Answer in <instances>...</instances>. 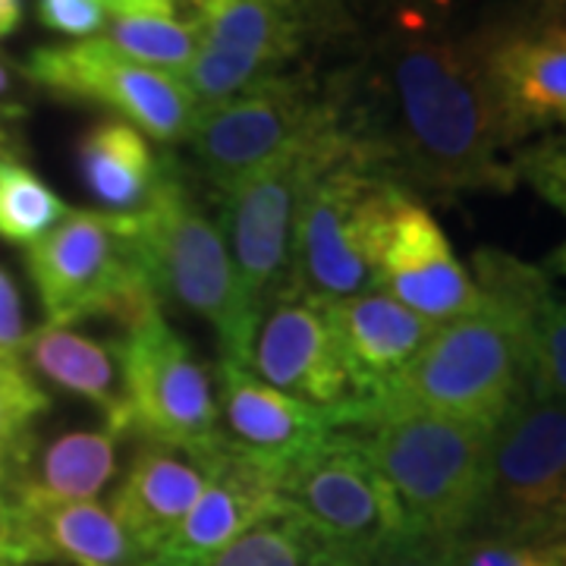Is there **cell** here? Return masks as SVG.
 I'll list each match as a JSON object with an SVG mask.
<instances>
[{
    "instance_id": "9",
    "label": "cell",
    "mask_w": 566,
    "mask_h": 566,
    "mask_svg": "<svg viewBox=\"0 0 566 566\" xmlns=\"http://www.w3.org/2000/svg\"><path fill=\"white\" fill-rule=\"evenodd\" d=\"M281 504L318 542L375 551L409 532L363 431L337 428L277 479Z\"/></svg>"
},
{
    "instance_id": "5",
    "label": "cell",
    "mask_w": 566,
    "mask_h": 566,
    "mask_svg": "<svg viewBox=\"0 0 566 566\" xmlns=\"http://www.w3.org/2000/svg\"><path fill=\"white\" fill-rule=\"evenodd\" d=\"M363 434L409 532L450 542L472 532L485 497L494 431L444 416L406 412L371 424Z\"/></svg>"
},
{
    "instance_id": "29",
    "label": "cell",
    "mask_w": 566,
    "mask_h": 566,
    "mask_svg": "<svg viewBox=\"0 0 566 566\" xmlns=\"http://www.w3.org/2000/svg\"><path fill=\"white\" fill-rule=\"evenodd\" d=\"M48 409L51 397L41 390L20 356L0 365V488L22 450L32 444V428Z\"/></svg>"
},
{
    "instance_id": "43",
    "label": "cell",
    "mask_w": 566,
    "mask_h": 566,
    "mask_svg": "<svg viewBox=\"0 0 566 566\" xmlns=\"http://www.w3.org/2000/svg\"><path fill=\"white\" fill-rule=\"evenodd\" d=\"M170 3H177V0H170ZM186 3H199V0H186Z\"/></svg>"
},
{
    "instance_id": "7",
    "label": "cell",
    "mask_w": 566,
    "mask_h": 566,
    "mask_svg": "<svg viewBox=\"0 0 566 566\" xmlns=\"http://www.w3.org/2000/svg\"><path fill=\"white\" fill-rule=\"evenodd\" d=\"M123 400L114 434L208 453L221 444V416L211 375L192 346L155 315L117 344Z\"/></svg>"
},
{
    "instance_id": "20",
    "label": "cell",
    "mask_w": 566,
    "mask_h": 566,
    "mask_svg": "<svg viewBox=\"0 0 566 566\" xmlns=\"http://www.w3.org/2000/svg\"><path fill=\"white\" fill-rule=\"evenodd\" d=\"M221 444L208 453H196L158 441H142L107 510L117 516L145 560L167 542V535L180 526L182 516L199 501L205 485L211 482Z\"/></svg>"
},
{
    "instance_id": "32",
    "label": "cell",
    "mask_w": 566,
    "mask_h": 566,
    "mask_svg": "<svg viewBox=\"0 0 566 566\" xmlns=\"http://www.w3.org/2000/svg\"><path fill=\"white\" fill-rule=\"evenodd\" d=\"M39 20L70 39H98L111 20V0H39Z\"/></svg>"
},
{
    "instance_id": "15",
    "label": "cell",
    "mask_w": 566,
    "mask_h": 566,
    "mask_svg": "<svg viewBox=\"0 0 566 566\" xmlns=\"http://www.w3.org/2000/svg\"><path fill=\"white\" fill-rule=\"evenodd\" d=\"M497 102L516 148L554 126H566V25L523 22L479 29Z\"/></svg>"
},
{
    "instance_id": "23",
    "label": "cell",
    "mask_w": 566,
    "mask_h": 566,
    "mask_svg": "<svg viewBox=\"0 0 566 566\" xmlns=\"http://www.w3.org/2000/svg\"><path fill=\"white\" fill-rule=\"evenodd\" d=\"M174 158H155V148L126 120H104L80 142V170L104 214H136L155 199L174 174Z\"/></svg>"
},
{
    "instance_id": "19",
    "label": "cell",
    "mask_w": 566,
    "mask_h": 566,
    "mask_svg": "<svg viewBox=\"0 0 566 566\" xmlns=\"http://www.w3.org/2000/svg\"><path fill=\"white\" fill-rule=\"evenodd\" d=\"M0 557L66 566H145L136 542L98 501L3 506Z\"/></svg>"
},
{
    "instance_id": "21",
    "label": "cell",
    "mask_w": 566,
    "mask_h": 566,
    "mask_svg": "<svg viewBox=\"0 0 566 566\" xmlns=\"http://www.w3.org/2000/svg\"><path fill=\"white\" fill-rule=\"evenodd\" d=\"M344 346L346 365L365 400V431L375 419V403L416 353L438 331L409 312L385 290H368L344 300H322Z\"/></svg>"
},
{
    "instance_id": "24",
    "label": "cell",
    "mask_w": 566,
    "mask_h": 566,
    "mask_svg": "<svg viewBox=\"0 0 566 566\" xmlns=\"http://www.w3.org/2000/svg\"><path fill=\"white\" fill-rule=\"evenodd\" d=\"M22 365L57 390L95 403L111 424L120 412L123 375L117 344L107 346L95 337L76 334L63 324H44L29 334L20 353Z\"/></svg>"
},
{
    "instance_id": "37",
    "label": "cell",
    "mask_w": 566,
    "mask_h": 566,
    "mask_svg": "<svg viewBox=\"0 0 566 566\" xmlns=\"http://www.w3.org/2000/svg\"><path fill=\"white\" fill-rule=\"evenodd\" d=\"M22 13H25L22 0H0V39L13 35L20 29Z\"/></svg>"
},
{
    "instance_id": "1",
    "label": "cell",
    "mask_w": 566,
    "mask_h": 566,
    "mask_svg": "<svg viewBox=\"0 0 566 566\" xmlns=\"http://www.w3.org/2000/svg\"><path fill=\"white\" fill-rule=\"evenodd\" d=\"M371 102L349 120L394 180L434 192H506L516 151L482 32H394L371 51Z\"/></svg>"
},
{
    "instance_id": "17",
    "label": "cell",
    "mask_w": 566,
    "mask_h": 566,
    "mask_svg": "<svg viewBox=\"0 0 566 566\" xmlns=\"http://www.w3.org/2000/svg\"><path fill=\"white\" fill-rule=\"evenodd\" d=\"M277 504V472L223 441L211 482L145 566H205Z\"/></svg>"
},
{
    "instance_id": "2",
    "label": "cell",
    "mask_w": 566,
    "mask_h": 566,
    "mask_svg": "<svg viewBox=\"0 0 566 566\" xmlns=\"http://www.w3.org/2000/svg\"><path fill=\"white\" fill-rule=\"evenodd\" d=\"M403 189L349 120L340 123L300 199L283 300H344L378 290L387 221Z\"/></svg>"
},
{
    "instance_id": "39",
    "label": "cell",
    "mask_w": 566,
    "mask_h": 566,
    "mask_svg": "<svg viewBox=\"0 0 566 566\" xmlns=\"http://www.w3.org/2000/svg\"><path fill=\"white\" fill-rule=\"evenodd\" d=\"M547 271H551V274H557V277H566V243H560L554 252H551V259H547Z\"/></svg>"
},
{
    "instance_id": "36",
    "label": "cell",
    "mask_w": 566,
    "mask_h": 566,
    "mask_svg": "<svg viewBox=\"0 0 566 566\" xmlns=\"http://www.w3.org/2000/svg\"><path fill=\"white\" fill-rule=\"evenodd\" d=\"M308 566H371V554L363 551V547L322 542Z\"/></svg>"
},
{
    "instance_id": "22",
    "label": "cell",
    "mask_w": 566,
    "mask_h": 566,
    "mask_svg": "<svg viewBox=\"0 0 566 566\" xmlns=\"http://www.w3.org/2000/svg\"><path fill=\"white\" fill-rule=\"evenodd\" d=\"M120 434L107 424L98 431H66L48 444L22 450L3 482L10 506H51L95 501L117 475Z\"/></svg>"
},
{
    "instance_id": "40",
    "label": "cell",
    "mask_w": 566,
    "mask_h": 566,
    "mask_svg": "<svg viewBox=\"0 0 566 566\" xmlns=\"http://www.w3.org/2000/svg\"><path fill=\"white\" fill-rule=\"evenodd\" d=\"M0 566H44V564H32V560H10V557H0Z\"/></svg>"
},
{
    "instance_id": "38",
    "label": "cell",
    "mask_w": 566,
    "mask_h": 566,
    "mask_svg": "<svg viewBox=\"0 0 566 566\" xmlns=\"http://www.w3.org/2000/svg\"><path fill=\"white\" fill-rule=\"evenodd\" d=\"M535 20L566 25V0H535Z\"/></svg>"
},
{
    "instance_id": "8",
    "label": "cell",
    "mask_w": 566,
    "mask_h": 566,
    "mask_svg": "<svg viewBox=\"0 0 566 566\" xmlns=\"http://www.w3.org/2000/svg\"><path fill=\"white\" fill-rule=\"evenodd\" d=\"M469 535H566V403L526 400L494 428L485 497Z\"/></svg>"
},
{
    "instance_id": "33",
    "label": "cell",
    "mask_w": 566,
    "mask_h": 566,
    "mask_svg": "<svg viewBox=\"0 0 566 566\" xmlns=\"http://www.w3.org/2000/svg\"><path fill=\"white\" fill-rule=\"evenodd\" d=\"M371 566H453V542L424 532H403L371 551Z\"/></svg>"
},
{
    "instance_id": "26",
    "label": "cell",
    "mask_w": 566,
    "mask_h": 566,
    "mask_svg": "<svg viewBox=\"0 0 566 566\" xmlns=\"http://www.w3.org/2000/svg\"><path fill=\"white\" fill-rule=\"evenodd\" d=\"M70 214L61 196L22 161L13 148L0 151V240L35 245Z\"/></svg>"
},
{
    "instance_id": "11",
    "label": "cell",
    "mask_w": 566,
    "mask_h": 566,
    "mask_svg": "<svg viewBox=\"0 0 566 566\" xmlns=\"http://www.w3.org/2000/svg\"><path fill=\"white\" fill-rule=\"evenodd\" d=\"M340 98H324L305 76H271L196 114L189 145L214 189L230 192L249 174L303 142Z\"/></svg>"
},
{
    "instance_id": "6",
    "label": "cell",
    "mask_w": 566,
    "mask_h": 566,
    "mask_svg": "<svg viewBox=\"0 0 566 566\" xmlns=\"http://www.w3.org/2000/svg\"><path fill=\"white\" fill-rule=\"evenodd\" d=\"M344 120L346 104L340 102L337 111L324 117L303 142L223 192V240L245 303L252 305L259 318L286 296L300 199L312 170L322 161L327 142Z\"/></svg>"
},
{
    "instance_id": "18",
    "label": "cell",
    "mask_w": 566,
    "mask_h": 566,
    "mask_svg": "<svg viewBox=\"0 0 566 566\" xmlns=\"http://www.w3.org/2000/svg\"><path fill=\"white\" fill-rule=\"evenodd\" d=\"M192 10L199 44L252 57L271 73H286V63L340 25V0H199Z\"/></svg>"
},
{
    "instance_id": "12",
    "label": "cell",
    "mask_w": 566,
    "mask_h": 566,
    "mask_svg": "<svg viewBox=\"0 0 566 566\" xmlns=\"http://www.w3.org/2000/svg\"><path fill=\"white\" fill-rule=\"evenodd\" d=\"M249 371L308 406L331 412L340 428L365 431V400L322 300H281L259 322Z\"/></svg>"
},
{
    "instance_id": "10",
    "label": "cell",
    "mask_w": 566,
    "mask_h": 566,
    "mask_svg": "<svg viewBox=\"0 0 566 566\" xmlns=\"http://www.w3.org/2000/svg\"><path fill=\"white\" fill-rule=\"evenodd\" d=\"M22 73L29 85L57 98L111 107L145 139L164 145L189 139L199 114L180 76L129 61L102 39L44 44L32 51Z\"/></svg>"
},
{
    "instance_id": "30",
    "label": "cell",
    "mask_w": 566,
    "mask_h": 566,
    "mask_svg": "<svg viewBox=\"0 0 566 566\" xmlns=\"http://www.w3.org/2000/svg\"><path fill=\"white\" fill-rule=\"evenodd\" d=\"M453 566H566V535L560 538L463 535L453 542Z\"/></svg>"
},
{
    "instance_id": "3",
    "label": "cell",
    "mask_w": 566,
    "mask_h": 566,
    "mask_svg": "<svg viewBox=\"0 0 566 566\" xmlns=\"http://www.w3.org/2000/svg\"><path fill=\"white\" fill-rule=\"evenodd\" d=\"M528 400L526 322L501 305L441 324L381 390L371 424L424 412L494 431ZM368 424V428H371Z\"/></svg>"
},
{
    "instance_id": "27",
    "label": "cell",
    "mask_w": 566,
    "mask_h": 566,
    "mask_svg": "<svg viewBox=\"0 0 566 566\" xmlns=\"http://www.w3.org/2000/svg\"><path fill=\"white\" fill-rule=\"evenodd\" d=\"M318 545L322 542L286 506L277 504L205 566H308Z\"/></svg>"
},
{
    "instance_id": "41",
    "label": "cell",
    "mask_w": 566,
    "mask_h": 566,
    "mask_svg": "<svg viewBox=\"0 0 566 566\" xmlns=\"http://www.w3.org/2000/svg\"><path fill=\"white\" fill-rule=\"evenodd\" d=\"M3 506H7V497H3V488H0V516H3Z\"/></svg>"
},
{
    "instance_id": "4",
    "label": "cell",
    "mask_w": 566,
    "mask_h": 566,
    "mask_svg": "<svg viewBox=\"0 0 566 566\" xmlns=\"http://www.w3.org/2000/svg\"><path fill=\"white\" fill-rule=\"evenodd\" d=\"M120 218L133 259L158 303H174L199 315L218 334L221 363L249 368L262 318L245 303L223 230L189 196L177 167L151 202Z\"/></svg>"
},
{
    "instance_id": "28",
    "label": "cell",
    "mask_w": 566,
    "mask_h": 566,
    "mask_svg": "<svg viewBox=\"0 0 566 566\" xmlns=\"http://www.w3.org/2000/svg\"><path fill=\"white\" fill-rule=\"evenodd\" d=\"M526 346L528 400L566 403V296L554 286L528 315Z\"/></svg>"
},
{
    "instance_id": "25",
    "label": "cell",
    "mask_w": 566,
    "mask_h": 566,
    "mask_svg": "<svg viewBox=\"0 0 566 566\" xmlns=\"http://www.w3.org/2000/svg\"><path fill=\"white\" fill-rule=\"evenodd\" d=\"M98 39L123 57L170 76H182L199 54L196 25L180 20L170 0H111V20Z\"/></svg>"
},
{
    "instance_id": "14",
    "label": "cell",
    "mask_w": 566,
    "mask_h": 566,
    "mask_svg": "<svg viewBox=\"0 0 566 566\" xmlns=\"http://www.w3.org/2000/svg\"><path fill=\"white\" fill-rule=\"evenodd\" d=\"M136 264L120 214L70 211L25 249V268L48 324L73 327Z\"/></svg>"
},
{
    "instance_id": "13",
    "label": "cell",
    "mask_w": 566,
    "mask_h": 566,
    "mask_svg": "<svg viewBox=\"0 0 566 566\" xmlns=\"http://www.w3.org/2000/svg\"><path fill=\"white\" fill-rule=\"evenodd\" d=\"M378 290L434 327L482 308V293L457 259L441 223L409 189L400 192L387 221Z\"/></svg>"
},
{
    "instance_id": "16",
    "label": "cell",
    "mask_w": 566,
    "mask_h": 566,
    "mask_svg": "<svg viewBox=\"0 0 566 566\" xmlns=\"http://www.w3.org/2000/svg\"><path fill=\"white\" fill-rule=\"evenodd\" d=\"M218 416L223 441L274 469L277 479L286 465L340 428L331 412L264 385L249 368L230 363H221L218 371Z\"/></svg>"
},
{
    "instance_id": "34",
    "label": "cell",
    "mask_w": 566,
    "mask_h": 566,
    "mask_svg": "<svg viewBox=\"0 0 566 566\" xmlns=\"http://www.w3.org/2000/svg\"><path fill=\"white\" fill-rule=\"evenodd\" d=\"M25 340H29V324L22 312L20 286L7 268H0V353L20 356Z\"/></svg>"
},
{
    "instance_id": "31",
    "label": "cell",
    "mask_w": 566,
    "mask_h": 566,
    "mask_svg": "<svg viewBox=\"0 0 566 566\" xmlns=\"http://www.w3.org/2000/svg\"><path fill=\"white\" fill-rule=\"evenodd\" d=\"M516 182H528L547 205L566 214V133H547L513 151Z\"/></svg>"
},
{
    "instance_id": "42",
    "label": "cell",
    "mask_w": 566,
    "mask_h": 566,
    "mask_svg": "<svg viewBox=\"0 0 566 566\" xmlns=\"http://www.w3.org/2000/svg\"><path fill=\"white\" fill-rule=\"evenodd\" d=\"M7 359H17V356H3V353H0V365L7 363Z\"/></svg>"
},
{
    "instance_id": "35",
    "label": "cell",
    "mask_w": 566,
    "mask_h": 566,
    "mask_svg": "<svg viewBox=\"0 0 566 566\" xmlns=\"http://www.w3.org/2000/svg\"><path fill=\"white\" fill-rule=\"evenodd\" d=\"M29 80L22 73V66L3 57L0 54V151L10 148V136H13V126L25 117L29 104Z\"/></svg>"
}]
</instances>
